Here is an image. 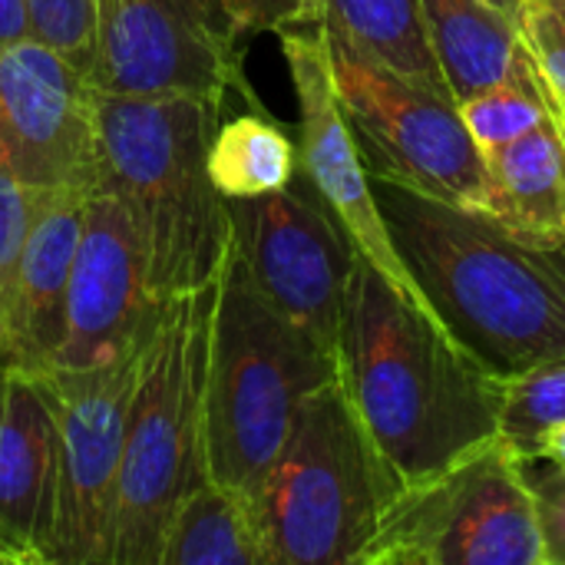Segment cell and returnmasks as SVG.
<instances>
[{
    "label": "cell",
    "instance_id": "4fadbf2b",
    "mask_svg": "<svg viewBox=\"0 0 565 565\" xmlns=\"http://www.w3.org/2000/svg\"><path fill=\"white\" fill-rule=\"evenodd\" d=\"M93 83L126 96H212L242 79L235 40L202 0H93Z\"/></svg>",
    "mask_w": 565,
    "mask_h": 565
},
{
    "label": "cell",
    "instance_id": "5b68a950",
    "mask_svg": "<svg viewBox=\"0 0 565 565\" xmlns=\"http://www.w3.org/2000/svg\"><path fill=\"white\" fill-rule=\"evenodd\" d=\"M334 377V351L281 315L228 248L205 374L209 477L252 503L305 401Z\"/></svg>",
    "mask_w": 565,
    "mask_h": 565
},
{
    "label": "cell",
    "instance_id": "7402d4cb",
    "mask_svg": "<svg viewBox=\"0 0 565 565\" xmlns=\"http://www.w3.org/2000/svg\"><path fill=\"white\" fill-rule=\"evenodd\" d=\"M565 424V358L536 364L507 377L500 437L526 460H540V447Z\"/></svg>",
    "mask_w": 565,
    "mask_h": 565
},
{
    "label": "cell",
    "instance_id": "1f68e13d",
    "mask_svg": "<svg viewBox=\"0 0 565 565\" xmlns=\"http://www.w3.org/2000/svg\"><path fill=\"white\" fill-rule=\"evenodd\" d=\"M490 3H497L500 10H507L510 17H516V20H520V7H523V0H490Z\"/></svg>",
    "mask_w": 565,
    "mask_h": 565
},
{
    "label": "cell",
    "instance_id": "30bf717a",
    "mask_svg": "<svg viewBox=\"0 0 565 565\" xmlns=\"http://www.w3.org/2000/svg\"><path fill=\"white\" fill-rule=\"evenodd\" d=\"M232 252L258 291L338 358L341 321L358 271V248L315 185L298 172L291 185L232 199Z\"/></svg>",
    "mask_w": 565,
    "mask_h": 565
},
{
    "label": "cell",
    "instance_id": "83f0119b",
    "mask_svg": "<svg viewBox=\"0 0 565 565\" xmlns=\"http://www.w3.org/2000/svg\"><path fill=\"white\" fill-rule=\"evenodd\" d=\"M228 17L235 36L285 30L308 23V0H228Z\"/></svg>",
    "mask_w": 565,
    "mask_h": 565
},
{
    "label": "cell",
    "instance_id": "4316f807",
    "mask_svg": "<svg viewBox=\"0 0 565 565\" xmlns=\"http://www.w3.org/2000/svg\"><path fill=\"white\" fill-rule=\"evenodd\" d=\"M533 503L546 565H565V470L550 467L533 480Z\"/></svg>",
    "mask_w": 565,
    "mask_h": 565
},
{
    "label": "cell",
    "instance_id": "d6986e66",
    "mask_svg": "<svg viewBox=\"0 0 565 565\" xmlns=\"http://www.w3.org/2000/svg\"><path fill=\"white\" fill-rule=\"evenodd\" d=\"M308 23L344 36L401 76L450 96L424 26L420 0H308Z\"/></svg>",
    "mask_w": 565,
    "mask_h": 565
},
{
    "label": "cell",
    "instance_id": "9a60e30c",
    "mask_svg": "<svg viewBox=\"0 0 565 565\" xmlns=\"http://www.w3.org/2000/svg\"><path fill=\"white\" fill-rule=\"evenodd\" d=\"M86 195L76 189H36L30 235L17 268V295L3 364L50 371L66 331V295L83 235Z\"/></svg>",
    "mask_w": 565,
    "mask_h": 565
},
{
    "label": "cell",
    "instance_id": "603a6c76",
    "mask_svg": "<svg viewBox=\"0 0 565 565\" xmlns=\"http://www.w3.org/2000/svg\"><path fill=\"white\" fill-rule=\"evenodd\" d=\"M457 109L483 156L510 146L513 139L553 119L543 93L526 83H500V86L480 89L473 96H463Z\"/></svg>",
    "mask_w": 565,
    "mask_h": 565
},
{
    "label": "cell",
    "instance_id": "44dd1931",
    "mask_svg": "<svg viewBox=\"0 0 565 565\" xmlns=\"http://www.w3.org/2000/svg\"><path fill=\"white\" fill-rule=\"evenodd\" d=\"M209 172L228 202L278 192L301 172L298 139H291L268 116L242 113L228 122H218L209 149Z\"/></svg>",
    "mask_w": 565,
    "mask_h": 565
},
{
    "label": "cell",
    "instance_id": "e0dca14e",
    "mask_svg": "<svg viewBox=\"0 0 565 565\" xmlns=\"http://www.w3.org/2000/svg\"><path fill=\"white\" fill-rule=\"evenodd\" d=\"M420 13L454 103L500 83H526L543 93L520 20L497 3L420 0Z\"/></svg>",
    "mask_w": 565,
    "mask_h": 565
},
{
    "label": "cell",
    "instance_id": "ac0fdd59",
    "mask_svg": "<svg viewBox=\"0 0 565 565\" xmlns=\"http://www.w3.org/2000/svg\"><path fill=\"white\" fill-rule=\"evenodd\" d=\"M487 159V215L513 232L565 238V132L550 119Z\"/></svg>",
    "mask_w": 565,
    "mask_h": 565
},
{
    "label": "cell",
    "instance_id": "8fae6325",
    "mask_svg": "<svg viewBox=\"0 0 565 565\" xmlns=\"http://www.w3.org/2000/svg\"><path fill=\"white\" fill-rule=\"evenodd\" d=\"M0 136L30 189L103 185L96 83L36 36L0 46Z\"/></svg>",
    "mask_w": 565,
    "mask_h": 565
},
{
    "label": "cell",
    "instance_id": "5bb4252c",
    "mask_svg": "<svg viewBox=\"0 0 565 565\" xmlns=\"http://www.w3.org/2000/svg\"><path fill=\"white\" fill-rule=\"evenodd\" d=\"M156 315L159 301L146 288L142 248L129 212L113 192H89L70 275L66 331L53 367L86 371L132 358Z\"/></svg>",
    "mask_w": 565,
    "mask_h": 565
},
{
    "label": "cell",
    "instance_id": "7a4b0ae2",
    "mask_svg": "<svg viewBox=\"0 0 565 565\" xmlns=\"http://www.w3.org/2000/svg\"><path fill=\"white\" fill-rule=\"evenodd\" d=\"M377 202L424 298L473 354L507 377L565 358V238L391 182Z\"/></svg>",
    "mask_w": 565,
    "mask_h": 565
},
{
    "label": "cell",
    "instance_id": "7c38bea8",
    "mask_svg": "<svg viewBox=\"0 0 565 565\" xmlns=\"http://www.w3.org/2000/svg\"><path fill=\"white\" fill-rule=\"evenodd\" d=\"M278 36H281L288 76H291L295 103H298L301 175L315 185V192L324 199L331 215L344 225L358 255L371 262L407 298L434 308L424 298L420 285L414 281L387 228V218L377 202V182L367 172L364 156L354 142V132L334 96L321 30L311 23H301V26L278 30Z\"/></svg>",
    "mask_w": 565,
    "mask_h": 565
},
{
    "label": "cell",
    "instance_id": "52a82bcc",
    "mask_svg": "<svg viewBox=\"0 0 565 565\" xmlns=\"http://www.w3.org/2000/svg\"><path fill=\"white\" fill-rule=\"evenodd\" d=\"M361 565H546L526 460L497 437L404 483Z\"/></svg>",
    "mask_w": 565,
    "mask_h": 565
},
{
    "label": "cell",
    "instance_id": "f546056e",
    "mask_svg": "<svg viewBox=\"0 0 565 565\" xmlns=\"http://www.w3.org/2000/svg\"><path fill=\"white\" fill-rule=\"evenodd\" d=\"M540 460H546L550 467H559V470H565V424L556 430V434H550V440L540 447Z\"/></svg>",
    "mask_w": 565,
    "mask_h": 565
},
{
    "label": "cell",
    "instance_id": "2e32d148",
    "mask_svg": "<svg viewBox=\"0 0 565 565\" xmlns=\"http://www.w3.org/2000/svg\"><path fill=\"white\" fill-rule=\"evenodd\" d=\"M53 411L40 371H0V550L10 563H40L36 533L50 483Z\"/></svg>",
    "mask_w": 565,
    "mask_h": 565
},
{
    "label": "cell",
    "instance_id": "f1b7e54d",
    "mask_svg": "<svg viewBox=\"0 0 565 565\" xmlns=\"http://www.w3.org/2000/svg\"><path fill=\"white\" fill-rule=\"evenodd\" d=\"M23 36H33L26 0H0V46L23 40Z\"/></svg>",
    "mask_w": 565,
    "mask_h": 565
},
{
    "label": "cell",
    "instance_id": "e575fe53",
    "mask_svg": "<svg viewBox=\"0 0 565 565\" xmlns=\"http://www.w3.org/2000/svg\"><path fill=\"white\" fill-rule=\"evenodd\" d=\"M0 371H3V358H0Z\"/></svg>",
    "mask_w": 565,
    "mask_h": 565
},
{
    "label": "cell",
    "instance_id": "d4e9b609",
    "mask_svg": "<svg viewBox=\"0 0 565 565\" xmlns=\"http://www.w3.org/2000/svg\"><path fill=\"white\" fill-rule=\"evenodd\" d=\"M520 30L536 60L550 116L565 132V10L556 0H523Z\"/></svg>",
    "mask_w": 565,
    "mask_h": 565
},
{
    "label": "cell",
    "instance_id": "cb8c5ba5",
    "mask_svg": "<svg viewBox=\"0 0 565 565\" xmlns=\"http://www.w3.org/2000/svg\"><path fill=\"white\" fill-rule=\"evenodd\" d=\"M36 205V189H30L10 162L7 142L0 136V358L10 338V315L17 295V268L30 235Z\"/></svg>",
    "mask_w": 565,
    "mask_h": 565
},
{
    "label": "cell",
    "instance_id": "277c9868",
    "mask_svg": "<svg viewBox=\"0 0 565 565\" xmlns=\"http://www.w3.org/2000/svg\"><path fill=\"white\" fill-rule=\"evenodd\" d=\"M215 285L159 305L139 344L106 565H159L179 503L209 477L205 374Z\"/></svg>",
    "mask_w": 565,
    "mask_h": 565
},
{
    "label": "cell",
    "instance_id": "ba28073f",
    "mask_svg": "<svg viewBox=\"0 0 565 565\" xmlns=\"http://www.w3.org/2000/svg\"><path fill=\"white\" fill-rule=\"evenodd\" d=\"M321 30V26H318ZM334 96L367 172L460 209H487V159L450 96L434 93L321 30Z\"/></svg>",
    "mask_w": 565,
    "mask_h": 565
},
{
    "label": "cell",
    "instance_id": "4dcf8cb0",
    "mask_svg": "<svg viewBox=\"0 0 565 565\" xmlns=\"http://www.w3.org/2000/svg\"><path fill=\"white\" fill-rule=\"evenodd\" d=\"M202 7H205V13L215 20V26L218 30H225L232 40H238L235 36V30H232V17H228V0H202Z\"/></svg>",
    "mask_w": 565,
    "mask_h": 565
},
{
    "label": "cell",
    "instance_id": "ffe728a7",
    "mask_svg": "<svg viewBox=\"0 0 565 565\" xmlns=\"http://www.w3.org/2000/svg\"><path fill=\"white\" fill-rule=\"evenodd\" d=\"M159 565H268L248 503L205 477L175 510Z\"/></svg>",
    "mask_w": 565,
    "mask_h": 565
},
{
    "label": "cell",
    "instance_id": "d6a6232c",
    "mask_svg": "<svg viewBox=\"0 0 565 565\" xmlns=\"http://www.w3.org/2000/svg\"><path fill=\"white\" fill-rule=\"evenodd\" d=\"M0 563H10V556H7L3 550H0Z\"/></svg>",
    "mask_w": 565,
    "mask_h": 565
},
{
    "label": "cell",
    "instance_id": "836d02e7",
    "mask_svg": "<svg viewBox=\"0 0 565 565\" xmlns=\"http://www.w3.org/2000/svg\"><path fill=\"white\" fill-rule=\"evenodd\" d=\"M556 3H559V7H563V10H565V0H556Z\"/></svg>",
    "mask_w": 565,
    "mask_h": 565
},
{
    "label": "cell",
    "instance_id": "6da1fadb",
    "mask_svg": "<svg viewBox=\"0 0 565 565\" xmlns=\"http://www.w3.org/2000/svg\"><path fill=\"white\" fill-rule=\"evenodd\" d=\"M338 377L401 487L500 437L507 374L364 258L341 321Z\"/></svg>",
    "mask_w": 565,
    "mask_h": 565
},
{
    "label": "cell",
    "instance_id": "3957f363",
    "mask_svg": "<svg viewBox=\"0 0 565 565\" xmlns=\"http://www.w3.org/2000/svg\"><path fill=\"white\" fill-rule=\"evenodd\" d=\"M222 99L96 89L103 185L132 218L152 301L218 281L232 248L228 199L209 172Z\"/></svg>",
    "mask_w": 565,
    "mask_h": 565
},
{
    "label": "cell",
    "instance_id": "8992f818",
    "mask_svg": "<svg viewBox=\"0 0 565 565\" xmlns=\"http://www.w3.org/2000/svg\"><path fill=\"white\" fill-rule=\"evenodd\" d=\"M397 490L334 377L305 401L248 510L268 565H361Z\"/></svg>",
    "mask_w": 565,
    "mask_h": 565
},
{
    "label": "cell",
    "instance_id": "9c48e42d",
    "mask_svg": "<svg viewBox=\"0 0 565 565\" xmlns=\"http://www.w3.org/2000/svg\"><path fill=\"white\" fill-rule=\"evenodd\" d=\"M136 361L139 351L103 367L40 371L53 411L50 483L36 533L43 565H106Z\"/></svg>",
    "mask_w": 565,
    "mask_h": 565
},
{
    "label": "cell",
    "instance_id": "484cf974",
    "mask_svg": "<svg viewBox=\"0 0 565 565\" xmlns=\"http://www.w3.org/2000/svg\"><path fill=\"white\" fill-rule=\"evenodd\" d=\"M26 13L36 40L56 46L93 76V60H96L93 0H26Z\"/></svg>",
    "mask_w": 565,
    "mask_h": 565
}]
</instances>
